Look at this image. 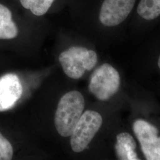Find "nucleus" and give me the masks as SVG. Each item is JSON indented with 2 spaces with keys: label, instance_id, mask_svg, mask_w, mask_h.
Wrapping results in <instances>:
<instances>
[{
  "label": "nucleus",
  "instance_id": "9b49d317",
  "mask_svg": "<svg viewBox=\"0 0 160 160\" xmlns=\"http://www.w3.org/2000/svg\"><path fill=\"white\" fill-rule=\"evenodd\" d=\"M12 144L0 133V160H12Z\"/></svg>",
  "mask_w": 160,
  "mask_h": 160
},
{
  "label": "nucleus",
  "instance_id": "1a4fd4ad",
  "mask_svg": "<svg viewBox=\"0 0 160 160\" xmlns=\"http://www.w3.org/2000/svg\"><path fill=\"white\" fill-rule=\"evenodd\" d=\"M18 28L12 20L11 11L0 4V39H12L17 37Z\"/></svg>",
  "mask_w": 160,
  "mask_h": 160
},
{
  "label": "nucleus",
  "instance_id": "7ed1b4c3",
  "mask_svg": "<svg viewBox=\"0 0 160 160\" xmlns=\"http://www.w3.org/2000/svg\"><path fill=\"white\" fill-rule=\"evenodd\" d=\"M120 84L118 71L108 63H104L92 74L88 88L97 99L106 101L118 92Z\"/></svg>",
  "mask_w": 160,
  "mask_h": 160
},
{
  "label": "nucleus",
  "instance_id": "f03ea898",
  "mask_svg": "<svg viewBox=\"0 0 160 160\" xmlns=\"http://www.w3.org/2000/svg\"><path fill=\"white\" fill-rule=\"evenodd\" d=\"M59 61L63 72L68 77L78 79L86 71H90L97 62L96 52L82 46H72L62 52Z\"/></svg>",
  "mask_w": 160,
  "mask_h": 160
},
{
  "label": "nucleus",
  "instance_id": "9d476101",
  "mask_svg": "<svg viewBox=\"0 0 160 160\" xmlns=\"http://www.w3.org/2000/svg\"><path fill=\"white\" fill-rule=\"evenodd\" d=\"M22 6L30 10L36 16L45 14L51 7L55 0H20Z\"/></svg>",
  "mask_w": 160,
  "mask_h": 160
},
{
  "label": "nucleus",
  "instance_id": "20e7f679",
  "mask_svg": "<svg viewBox=\"0 0 160 160\" xmlns=\"http://www.w3.org/2000/svg\"><path fill=\"white\" fill-rule=\"evenodd\" d=\"M103 123L102 117L98 112L87 110L81 115L71 135V147L75 152L86 149Z\"/></svg>",
  "mask_w": 160,
  "mask_h": 160
},
{
  "label": "nucleus",
  "instance_id": "0eeeda50",
  "mask_svg": "<svg viewBox=\"0 0 160 160\" xmlns=\"http://www.w3.org/2000/svg\"><path fill=\"white\" fill-rule=\"evenodd\" d=\"M130 22L141 25L160 22V0H139Z\"/></svg>",
  "mask_w": 160,
  "mask_h": 160
},
{
  "label": "nucleus",
  "instance_id": "6e6552de",
  "mask_svg": "<svg viewBox=\"0 0 160 160\" xmlns=\"http://www.w3.org/2000/svg\"><path fill=\"white\" fill-rule=\"evenodd\" d=\"M136 147V142L129 133L123 132L117 135L115 151L119 160H140L135 152Z\"/></svg>",
  "mask_w": 160,
  "mask_h": 160
},
{
  "label": "nucleus",
  "instance_id": "423d86ee",
  "mask_svg": "<svg viewBox=\"0 0 160 160\" xmlns=\"http://www.w3.org/2000/svg\"><path fill=\"white\" fill-rule=\"evenodd\" d=\"M23 94V87L17 75L7 74L0 77V112L12 109Z\"/></svg>",
  "mask_w": 160,
  "mask_h": 160
},
{
  "label": "nucleus",
  "instance_id": "f257e3e1",
  "mask_svg": "<svg viewBox=\"0 0 160 160\" xmlns=\"http://www.w3.org/2000/svg\"><path fill=\"white\" fill-rule=\"evenodd\" d=\"M84 106V98L78 91L68 92L61 97L55 114V126L61 136L71 135L83 113Z\"/></svg>",
  "mask_w": 160,
  "mask_h": 160
},
{
  "label": "nucleus",
  "instance_id": "39448f33",
  "mask_svg": "<svg viewBox=\"0 0 160 160\" xmlns=\"http://www.w3.org/2000/svg\"><path fill=\"white\" fill-rule=\"evenodd\" d=\"M133 131L146 159L160 160V137H158V129L147 121L139 119L133 123Z\"/></svg>",
  "mask_w": 160,
  "mask_h": 160
},
{
  "label": "nucleus",
  "instance_id": "f8f14e48",
  "mask_svg": "<svg viewBox=\"0 0 160 160\" xmlns=\"http://www.w3.org/2000/svg\"><path fill=\"white\" fill-rule=\"evenodd\" d=\"M158 67L160 69V55L159 58H158Z\"/></svg>",
  "mask_w": 160,
  "mask_h": 160
}]
</instances>
